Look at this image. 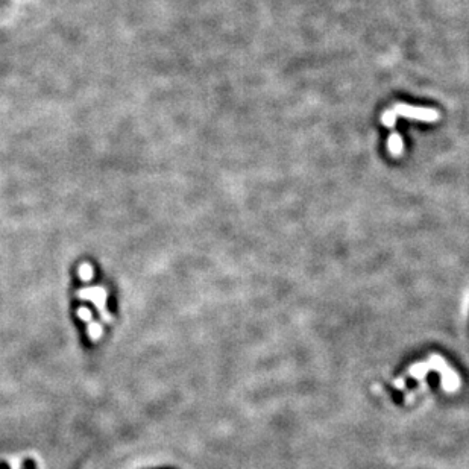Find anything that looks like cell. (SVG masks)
<instances>
[{"mask_svg":"<svg viewBox=\"0 0 469 469\" xmlns=\"http://www.w3.org/2000/svg\"><path fill=\"white\" fill-rule=\"evenodd\" d=\"M392 114L397 117H409V119H416L421 122H436L439 119V113L436 110H430V108H421V107H410V105H395L394 110H390Z\"/></svg>","mask_w":469,"mask_h":469,"instance_id":"cell-1","label":"cell"},{"mask_svg":"<svg viewBox=\"0 0 469 469\" xmlns=\"http://www.w3.org/2000/svg\"><path fill=\"white\" fill-rule=\"evenodd\" d=\"M387 147H389V152L394 153V155H401L403 150H404V141H403V137L394 131L390 135H389V140H387Z\"/></svg>","mask_w":469,"mask_h":469,"instance_id":"cell-2","label":"cell"}]
</instances>
